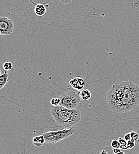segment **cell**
Here are the masks:
<instances>
[{
	"mask_svg": "<svg viewBox=\"0 0 139 154\" xmlns=\"http://www.w3.org/2000/svg\"><path fill=\"white\" fill-rule=\"evenodd\" d=\"M75 132L74 128L66 129L57 131H49L44 133L43 135L45 139V142L48 143H56L69 136L73 135Z\"/></svg>",
	"mask_w": 139,
	"mask_h": 154,
	"instance_id": "3957f363",
	"label": "cell"
},
{
	"mask_svg": "<svg viewBox=\"0 0 139 154\" xmlns=\"http://www.w3.org/2000/svg\"><path fill=\"white\" fill-rule=\"evenodd\" d=\"M111 147L114 148H120V144H119L118 140L114 139L111 142Z\"/></svg>",
	"mask_w": 139,
	"mask_h": 154,
	"instance_id": "5bb4252c",
	"label": "cell"
},
{
	"mask_svg": "<svg viewBox=\"0 0 139 154\" xmlns=\"http://www.w3.org/2000/svg\"><path fill=\"white\" fill-rule=\"evenodd\" d=\"M50 113L55 121L66 129L73 128L79 123L81 112L79 109H68L61 106H52Z\"/></svg>",
	"mask_w": 139,
	"mask_h": 154,
	"instance_id": "7a4b0ae2",
	"label": "cell"
},
{
	"mask_svg": "<svg viewBox=\"0 0 139 154\" xmlns=\"http://www.w3.org/2000/svg\"><path fill=\"white\" fill-rule=\"evenodd\" d=\"M14 24L12 20L6 17H0V32L1 35H10L14 30Z\"/></svg>",
	"mask_w": 139,
	"mask_h": 154,
	"instance_id": "5b68a950",
	"label": "cell"
},
{
	"mask_svg": "<svg viewBox=\"0 0 139 154\" xmlns=\"http://www.w3.org/2000/svg\"><path fill=\"white\" fill-rule=\"evenodd\" d=\"M32 142L34 145L37 147L42 146L46 143L45 137L43 135H38L35 136L33 138Z\"/></svg>",
	"mask_w": 139,
	"mask_h": 154,
	"instance_id": "ba28073f",
	"label": "cell"
},
{
	"mask_svg": "<svg viewBox=\"0 0 139 154\" xmlns=\"http://www.w3.org/2000/svg\"><path fill=\"white\" fill-rule=\"evenodd\" d=\"M124 139L127 142H128L129 140H130L131 139L130 133H128V134H125V135H124Z\"/></svg>",
	"mask_w": 139,
	"mask_h": 154,
	"instance_id": "e0dca14e",
	"label": "cell"
},
{
	"mask_svg": "<svg viewBox=\"0 0 139 154\" xmlns=\"http://www.w3.org/2000/svg\"><path fill=\"white\" fill-rule=\"evenodd\" d=\"M125 154V153L124 152H122V151H121V152H120L119 153H118V154Z\"/></svg>",
	"mask_w": 139,
	"mask_h": 154,
	"instance_id": "44dd1931",
	"label": "cell"
},
{
	"mask_svg": "<svg viewBox=\"0 0 139 154\" xmlns=\"http://www.w3.org/2000/svg\"><path fill=\"white\" fill-rule=\"evenodd\" d=\"M61 2H62V3H64V4H68V3H70V2H71L72 1H63V0H61L60 1Z\"/></svg>",
	"mask_w": 139,
	"mask_h": 154,
	"instance_id": "ffe728a7",
	"label": "cell"
},
{
	"mask_svg": "<svg viewBox=\"0 0 139 154\" xmlns=\"http://www.w3.org/2000/svg\"><path fill=\"white\" fill-rule=\"evenodd\" d=\"M130 135H131V137L132 139H134V140H139V135L135 132H130Z\"/></svg>",
	"mask_w": 139,
	"mask_h": 154,
	"instance_id": "2e32d148",
	"label": "cell"
},
{
	"mask_svg": "<svg viewBox=\"0 0 139 154\" xmlns=\"http://www.w3.org/2000/svg\"><path fill=\"white\" fill-rule=\"evenodd\" d=\"M61 100L59 97H55L51 100V104L52 106H60Z\"/></svg>",
	"mask_w": 139,
	"mask_h": 154,
	"instance_id": "4fadbf2b",
	"label": "cell"
},
{
	"mask_svg": "<svg viewBox=\"0 0 139 154\" xmlns=\"http://www.w3.org/2000/svg\"><path fill=\"white\" fill-rule=\"evenodd\" d=\"M1 35V32H0V36Z\"/></svg>",
	"mask_w": 139,
	"mask_h": 154,
	"instance_id": "603a6c76",
	"label": "cell"
},
{
	"mask_svg": "<svg viewBox=\"0 0 139 154\" xmlns=\"http://www.w3.org/2000/svg\"><path fill=\"white\" fill-rule=\"evenodd\" d=\"M3 68L5 71H9L13 69V63L10 61H7L4 63L3 64Z\"/></svg>",
	"mask_w": 139,
	"mask_h": 154,
	"instance_id": "7c38bea8",
	"label": "cell"
},
{
	"mask_svg": "<svg viewBox=\"0 0 139 154\" xmlns=\"http://www.w3.org/2000/svg\"><path fill=\"white\" fill-rule=\"evenodd\" d=\"M31 2L33 4L35 5V14L40 17H42L44 16L46 14V7L44 5V4H41V3H38V4H36L34 2L31 1Z\"/></svg>",
	"mask_w": 139,
	"mask_h": 154,
	"instance_id": "52a82bcc",
	"label": "cell"
},
{
	"mask_svg": "<svg viewBox=\"0 0 139 154\" xmlns=\"http://www.w3.org/2000/svg\"><path fill=\"white\" fill-rule=\"evenodd\" d=\"M135 145H136V140H134V139H131L130 140L127 142L128 149H133V148H134Z\"/></svg>",
	"mask_w": 139,
	"mask_h": 154,
	"instance_id": "9a60e30c",
	"label": "cell"
},
{
	"mask_svg": "<svg viewBox=\"0 0 139 154\" xmlns=\"http://www.w3.org/2000/svg\"><path fill=\"white\" fill-rule=\"evenodd\" d=\"M70 84L74 90L81 91L84 87L85 82L82 78L76 77L70 81Z\"/></svg>",
	"mask_w": 139,
	"mask_h": 154,
	"instance_id": "8992f818",
	"label": "cell"
},
{
	"mask_svg": "<svg viewBox=\"0 0 139 154\" xmlns=\"http://www.w3.org/2000/svg\"><path fill=\"white\" fill-rule=\"evenodd\" d=\"M121 151H121V149L120 148H114L112 149V152H113V154H118V153H119V152H121Z\"/></svg>",
	"mask_w": 139,
	"mask_h": 154,
	"instance_id": "ac0fdd59",
	"label": "cell"
},
{
	"mask_svg": "<svg viewBox=\"0 0 139 154\" xmlns=\"http://www.w3.org/2000/svg\"><path fill=\"white\" fill-rule=\"evenodd\" d=\"M118 141H119V144H120V149L122 150H127L128 147H127V142L122 137H119L118 138Z\"/></svg>",
	"mask_w": 139,
	"mask_h": 154,
	"instance_id": "8fae6325",
	"label": "cell"
},
{
	"mask_svg": "<svg viewBox=\"0 0 139 154\" xmlns=\"http://www.w3.org/2000/svg\"><path fill=\"white\" fill-rule=\"evenodd\" d=\"M2 74V71H1V68H0V76H1Z\"/></svg>",
	"mask_w": 139,
	"mask_h": 154,
	"instance_id": "7402d4cb",
	"label": "cell"
},
{
	"mask_svg": "<svg viewBox=\"0 0 139 154\" xmlns=\"http://www.w3.org/2000/svg\"><path fill=\"white\" fill-rule=\"evenodd\" d=\"M79 94L80 98L84 101L89 100L92 97V94L90 91L87 89H83V90L80 91Z\"/></svg>",
	"mask_w": 139,
	"mask_h": 154,
	"instance_id": "9c48e42d",
	"label": "cell"
},
{
	"mask_svg": "<svg viewBox=\"0 0 139 154\" xmlns=\"http://www.w3.org/2000/svg\"><path fill=\"white\" fill-rule=\"evenodd\" d=\"M100 154H109V153L106 151V149H104L103 150H102L100 152Z\"/></svg>",
	"mask_w": 139,
	"mask_h": 154,
	"instance_id": "d6986e66",
	"label": "cell"
},
{
	"mask_svg": "<svg viewBox=\"0 0 139 154\" xmlns=\"http://www.w3.org/2000/svg\"><path fill=\"white\" fill-rule=\"evenodd\" d=\"M106 102L113 112L123 114L136 109L139 105V87L129 81H118L109 89Z\"/></svg>",
	"mask_w": 139,
	"mask_h": 154,
	"instance_id": "6da1fadb",
	"label": "cell"
},
{
	"mask_svg": "<svg viewBox=\"0 0 139 154\" xmlns=\"http://www.w3.org/2000/svg\"><path fill=\"white\" fill-rule=\"evenodd\" d=\"M8 78L9 75L7 71H5L4 72H3L2 74L0 76V90L5 86L8 81Z\"/></svg>",
	"mask_w": 139,
	"mask_h": 154,
	"instance_id": "30bf717a",
	"label": "cell"
},
{
	"mask_svg": "<svg viewBox=\"0 0 139 154\" xmlns=\"http://www.w3.org/2000/svg\"><path fill=\"white\" fill-rule=\"evenodd\" d=\"M59 98L61 100L60 106L68 109H77L81 100L79 93L76 91L63 93Z\"/></svg>",
	"mask_w": 139,
	"mask_h": 154,
	"instance_id": "277c9868",
	"label": "cell"
}]
</instances>
